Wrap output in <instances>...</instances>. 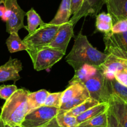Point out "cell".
Here are the masks:
<instances>
[{"mask_svg": "<svg viewBox=\"0 0 127 127\" xmlns=\"http://www.w3.org/2000/svg\"><path fill=\"white\" fill-rule=\"evenodd\" d=\"M107 57V54L100 52L93 47L87 36L80 32L74 39V45L66 57V61L74 70H76L84 64L99 67Z\"/></svg>", "mask_w": 127, "mask_h": 127, "instance_id": "1", "label": "cell"}, {"mask_svg": "<svg viewBox=\"0 0 127 127\" xmlns=\"http://www.w3.org/2000/svg\"><path fill=\"white\" fill-rule=\"evenodd\" d=\"M29 91L18 88L1 108L0 118L4 125L13 127L21 125L26 115L28 113L27 96Z\"/></svg>", "mask_w": 127, "mask_h": 127, "instance_id": "2", "label": "cell"}, {"mask_svg": "<svg viewBox=\"0 0 127 127\" xmlns=\"http://www.w3.org/2000/svg\"><path fill=\"white\" fill-rule=\"evenodd\" d=\"M61 25L44 22L33 33L29 34L26 36L23 39V42L27 47L26 51L29 55L31 56L49 44L57 34Z\"/></svg>", "mask_w": 127, "mask_h": 127, "instance_id": "3", "label": "cell"}, {"mask_svg": "<svg viewBox=\"0 0 127 127\" xmlns=\"http://www.w3.org/2000/svg\"><path fill=\"white\" fill-rule=\"evenodd\" d=\"M89 92L90 97L100 103L109 102L111 93L108 87L107 79L100 69L96 73L83 83Z\"/></svg>", "mask_w": 127, "mask_h": 127, "instance_id": "4", "label": "cell"}, {"mask_svg": "<svg viewBox=\"0 0 127 127\" xmlns=\"http://www.w3.org/2000/svg\"><path fill=\"white\" fill-rule=\"evenodd\" d=\"M59 108L43 105L29 112L21 123V127H42L55 118Z\"/></svg>", "mask_w": 127, "mask_h": 127, "instance_id": "5", "label": "cell"}, {"mask_svg": "<svg viewBox=\"0 0 127 127\" xmlns=\"http://www.w3.org/2000/svg\"><path fill=\"white\" fill-rule=\"evenodd\" d=\"M65 54L59 50L50 47H42L29 56L37 71L48 69L60 61Z\"/></svg>", "mask_w": 127, "mask_h": 127, "instance_id": "6", "label": "cell"}, {"mask_svg": "<svg viewBox=\"0 0 127 127\" xmlns=\"http://www.w3.org/2000/svg\"><path fill=\"white\" fill-rule=\"evenodd\" d=\"M104 42L105 53L127 61V31L119 34H105Z\"/></svg>", "mask_w": 127, "mask_h": 127, "instance_id": "7", "label": "cell"}, {"mask_svg": "<svg viewBox=\"0 0 127 127\" xmlns=\"http://www.w3.org/2000/svg\"><path fill=\"white\" fill-rule=\"evenodd\" d=\"M9 12V18L6 21V31L9 34L17 32L23 27L24 19L26 12L19 5L17 0H3L2 2Z\"/></svg>", "mask_w": 127, "mask_h": 127, "instance_id": "8", "label": "cell"}, {"mask_svg": "<svg viewBox=\"0 0 127 127\" xmlns=\"http://www.w3.org/2000/svg\"><path fill=\"white\" fill-rule=\"evenodd\" d=\"M73 27L74 26L69 21L62 24L53 39L43 47L55 49L66 54L68 44L74 36Z\"/></svg>", "mask_w": 127, "mask_h": 127, "instance_id": "9", "label": "cell"}, {"mask_svg": "<svg viewBox=\"0 0 127 127\" xmlns=\"http://www.w3.org/2000/svg\"><path fill=\"white\" fill-rule=\"evenodd\" d=\"M105 4V0H84L81 8L73 15L69 21L74 26L82 17L88 16H96Z\"/></svg>", "mask_w": 127, "mask_h": 127, "instance_id": "10", "label": "cell"}, {"mask_svg": "<svg viewBox=\"0 0 127 127\" xmlns=\"http://www.w3.org/2000/svg\"><path fill=\"white\" fill-rule=\"evenodd\" d=\"M99 68L107 79L112 80L115 78L116 72L127 68V61L108 54L106 60L99 66Z\"/></svg>", "mask_w": 127, "mask_h": 127, "instance_id": "11", "label": "cell"}, {"mask_svg": "<svg viewBox=\"0 0 127 127\" xmlns=\"http://www.w3.org/2000/svg\"><path fill=\"white\" fill-rule=\"evenodd\" d=\"M22 70L21 61L10 58L6 63L0 66V82L12 80L14 82L21 78L19 72Z\"/></svg>", "mask_w": 127, "mask_h": 127, "instance_id": "12", "label": "cell"}, {"mask_svg": "<svg viewBox=\"0 0 127 127\" xmlns=\"http://www.w3.org/2000/svg\"><path fill=\"white\" fill-rule=\"evenodd\" d=\"M109 110L122 127H127V103L115 95H112L109 101Z\"/></svg>", "mask_w": 127, "mask_h": 127, "instance_id": "13", "label": "cell"}, {"mask_svg": "<svg viewBox=\"0 0 127 127\" xmlns=\"http://www.w3.org/2000/svg\"><path fill=\"white\" fill-rule=\"evenodd\" d=\"M105 4L113 24L127 19V0H105Z\"/></svg>", "mask_w": 127, "mask_h": 127, "instance_id": "14", "label": "cell"}, {"mask_svg": "<svg viewBox=\"0 0 127 127\" xmlns=\"http://www.w3.org/2000/svg\"><path fill=\"white\" fill-rule=\"evenodd\" d=\"M71 0H62L57 14L50 23L61 25L68 22L71 15Z\"/></svg>", "mask_w": 127, "mask_h": 127, "instance_id": "15", "label": "cell"}, {"mask_svg": "<svg viewBox=\"0 0 127 127\" xmlns=\"http://www.w3.org/2000/svg\"><path fill=\"white\" fill-rule=\"evenodd\" d=\"M48 93L49 92L45 89H41L34 92H29L27 96L28 113L33 110L44 105Z\"/></svg>", "mask_w": 127, "mask_h": 127, "instance_id": "16", "label": "cell"}, {"mask_svg": "<svg viewBox=\"0 0 127 127\" xmlns=\"http://www.w3.org/2000/svg\"><path fill=\"white\" fill-rule=\"evenodd\" d=\"M99 69L96 66L89 64H84L75 71L73 78L69 81V83L78 82L83 83L85 81L93 77Z\"/></svg>", "mask_w": 127, "mask_h": 127, "instance_id": "17", "label": "cell"}, {"mask_svg": "<svg viewBox=\"0 0 127 127\" xmlns=\"http://www.w3.org/2000/svg\"><path fill=\"white\" fill-rule=\"evenodd\" d=\"M113 23L112 17L109 13L103 12L98 14L95 20V31L108 34L111 32Z\"/></svg>", "mask_w": 127, "mask_h": 127, "instance_id": "18", "label": "cell"}, {"mask_svg": "<svg viewBox=\"0 0 127 127\" xmlns=\"http://www.w3.org/2000/svg\"><path fill=\"white\" fill-rule=\"evenodd\" d=\"M109 104L108 102H102L97 104V105L91 107L84 113L76 117L78 122L79 123L88 120L93 117L97 116L100 113L106 112L109 110Z\"/></svg>", "mask_w": 127, "mask_h": 127, "instance_id": "19", "label": "cell"}, {"mask_svg": "<svg viewBox=\"0 0 127 127\" xmlns=\"http://www.w3.org/2000/svg\"><path fill=\"white\" fill-rule=\"evenodd\" d=\"M85 89L86 87H84V84L80 82H74L69 83V86L63 92H62L61 99L62 105L68 102Z\"/></svg>", "mask_w": 127, "mask_h": 127, "instance_id": "20", "label": "cell"}, {"mask_svg": "<svg viewBox=\"0 0 127 127\" xmlns=\"http://www.w3.org/2000/svg\"><path fill=\"white\" fill-rule=\"evenodd\" d=\"M6 43L10 53H14L19 51L27 50L26 44L23 42V40L20 38L17 32L10 33Z\"/></svg>", "mask_w": 127, "mask_h": 127, "instance_id": "21", "label": "cell"}, {"mask_svg": "<svg viewBox=\"0 0 127 127\" xmlns=\"http://www.w3.org/2000/svg\"><path fill=\"white\" fill-rule=\"evenodd\" d=\"M27 16V25L25 26L24 28L28 31L29 34H32L40 26L44 24L40 15L35 11L33 8H31L26 12Z\"/></svg>", "mask_w": 127, "mask_h": 127, "instance_id": "22", "label": "cell"}, {"mask_svg": "<svg viewBox=\"0 0 127 127\" xmlns=\"http://www.w3.org/2000/svg\"><path fill=\"white\" fill-rule=\"evenodd\" d=\"M108 126V110L79 123L78 127H99Z\"/></svg>", "mask_w": 127, "mask_h": 127, "instance_id": "23", "label": "cell"}, {"mask_svg": "<svg viewBox=\"0 0 127 127\" xmlns=\"http://www.w3.org/2000/svg\"><path fill=\"white\" fill-rule=\"evenodd\" d=\"M89 97H90V95H89V92L86 88L83 92L79 93V94H78L74 97H73L71 100L68 101V102L65 103L64 104L62 105L60 107L59 110L64 112H68V111L71 110L72 108L80 105L81 103L84 102L86 100L88 99Z\"/></svg>", "mask_w": 127, "mask_h": 127, "instance_id": "24", "label": "cell"}, {"mask_svg": "<svg viewBox=\"0 0 127 127\" xmlns=\"http://www.w3.org/2000/svg\"><path fill=\"white\" fill-rule=\"evenodd\" d=\"M107 83L111 95H115L127 103V87L118 82L115 78L112 80L107 79Z\"/></svg>", "mask_w": 127, "mask_h": 127, "instance_id": "25", "label": "cell"}, {"mask_svg": "<svg viewBox=\"0 0 127 127\" xmlns=\"http://www.w3.org/2000/svg\"><path fill=\"white\" fill-rule=\"evenodd\" d=\"M100 103V102H99L98 100L90 97L88 99L86 100L84 102L81 103L80 105L74 107V108H72L71 110L68 111L66 113L68 115H70L76 117L78 115L81 114V113L85 112L86 111H87L90 108L95 105H97Z\"/></svg>", "mask_w": 127, "mask_h": 127, "instance_id": "26", "label": "cell"}, {"mask_svg": "<svg viewBox=\"0 0 127 127\" xmlns=\"http://www.w3.org/2000/svg\"><path fill=\"white\" fill-rule=\"evenodd\" d=\"M55 118L60 127H78L79 125L76 117L67 114L62 111H58Z\"/></svg>", "mask_w": 127, "mask_h": 127, "instance_id": "27", "label": "cell"}, {"mask_svg": "<svg viewBox=\"0 0 127 127\" xmlns=\"http://www.w3.org/2000/svg\"><path fill=\"white\" fill-rule=\"evenodd\" d=\"M62 95V92H55V93H50L49 92L45 102L44 105L47 106V107H53L60 108V106L62 105V103H61Z\"/></svg>", "mask_w": 127, "mask_h": 127, "instance_id": "28", "label": "cell"}, {"mask_svg": "<svg viewBox=\"0 0 127 127\" xmlns=\"http://www.w3.org/2000/svg\"><path fill=\"white\" fill-rule=\"evenodd\" d=\"M18 89L15 85H2L0 86V98L6 100L8 99Z\"/></svg>", "mask_w": 127, "mask_h": 127, "instance_id": "29", "label": "cell"}, {"mask_svg": "<svg viewBox=\"0 0 127 127\" xmlns=\"http://www.w3.org/2000/svg\"><path fill=\"white\" fill-rule=\"evenodd\" d=\"M127 31V19H121L113 24L111 32L113 34H119Z\"/></svg>", "mask_w": 127, "mask_h": 127, "instance_id": "30", "label": "cell"}, {"mask_svg": "<svg viewBox=\"0 0 127 127\" xmlns=\"http://www.w3.org/2000/svg\"><path fill=\"white\" fill-rule=\"evenodd\" d=\"M115 78L118 82L127 87V68L116 72L115 73Z\"/></svg>", "mask_w": 127, "mask_h": 127, "instance_id": "31", "label": "cell"}, {"mask_svg": "<svg viewBox=\"0 0 127 127\" xmlns=\"http://www.w3.org/2000/svg\"><path fill=\"white\" fill-rule=\"evenodd\" d=\"M108 127H122L114 115L108 110Z\"/></svg>", "mask_w": 127, "mask_h": 127, "instance_id": "32", "label": "cell"}, {"mask_svg": "<svg viewBox=\"0 0 127 127\" xmlns=\"http://www.w3.org/2000/svg\"><path fill=\"white\" fill-rule=\"evenodd\" d=\"M84 0H71V15H74L81 7Z\"/></svg>", "mask_w": 127, "mask_h": 127, "instance_id": "33", "label": "cell"}, {"mask_svg": "<svg viewBox=\"0 0 127 127\" xmlns=\"http://www.w3.org/2000/svg\"><path fill=\"white\" fill-rule=\"evenodd\" d=\"M42 127H60L58 125V123H57V120H56V118H54L52 119L49 123H47V125H44Z\"/></svg>", "mask_w": 127, "mask_h": 127, "instance_id": "34", "label": "cell"}, {"mask_svg": "<svg viewBox=\"0 0 127 127\" xmlns=\"http://www.w3.org/2000/svg\"><path fill=\"white\" fill-rule=\"evenodd\" d=\"M5 11H6V7L4 5L2 6H0V17H2L4 16L5 13Z\"/></svg>", "mask_w": 127, "mask_h": 127, "instance_id": "35", "label": "cell"}, {"mask_svg": "<svg viewBox=\"0 0 127 127\" xmlns=\"http://www.w3.org/2000/svg\"><path fill=\"white\" fill-rule=\"evenodd\" d=\"M0 127H4V124L3 123L2 121L1 120V118H0Z\"/></svg>", "mask_w": 127, "mask_h": 127, "instance_id": "36", "label": "cell"}, {"mask_svg": "<svg viewBox=\"0 0 127 127\" xmlns=\"http://www.w3.org/2000/svg\"><path fill=\"white\" fill-rule=\"evenodd\" d=\"M2 1H3V0H0V4H2Z\"/></svg>", "mask_w": 127, "mask_h": 127, "instance_id": "37", "label": "cell"}, {"mask_svg": "<svg viewBox=\"0 0 127 127\" xmlns=\"http://www.w3.org/2000/svg\"></svg>", "mask_w": 127, "mask_h": 127, "instance_id": "38", "label": "cell"}, {"mask_svg": "<svg viewBox=\"0 0 127 127\" xmlns=\"http://www.w3.org/2000/svg\"></svg>", "mask_w": 127, "mask_h": 127, "instance_id": "39", "label": "cell"}]
</instances>
